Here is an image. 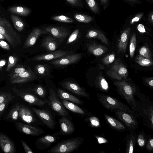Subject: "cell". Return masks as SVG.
I'll return each instance as SVG.
<instances>
[{
    "label": "cell",
    "mask_w": 153,
    "mask_h": 153,
    "mask_svg": "<svg viewBox=\"0 0 153 153\" xmlns=\"http://www.w3.org/2000/svg\"><path fill=\"white\" fill-rule=\"evenodd\" d=\"M46 32L39 28L33 29L27 39L24 45V48H27L33 45L36 42L38 38L42 34Z\"/></svg>",
    "instance_id": "22"
},
{
    "label": "cell",
    "mask_w": 153,
    "mask_h": 153,
    "mask_svg": "<svg viewBox=\"0 0 153 153\" xmlns=\"http://www.w3.org/2000/svg\"><path fill=\"white\" fill-rule=\"evenodd\" d=\"M0 33L5 38L10 45L14 48L20 44L21 36L13 29L10 23L0 15Z\"/></svg>",
    "instance_id": "4"
},
{
    "label": "cell",
    "mask_w": 153,
    "mask_h": 153,
    "mask_svg": "<svg viewBox=\"0 0 153 153\" xmlns=\"http://www.w3.org/2000/svg\"><path fill=\"white\" fill-rule=\"evenodd\" d=\"M136 142V136L135 134L130 132L126 136V140L127 153H133Z\"/></svg>",
    "instance_id": "28"
},
{
    "label": "cell",
    "mask_w": 153,
    "mask_h": 153,
    "mask_svg": "<svg viewBox=\"0 0 153 153\" xmlns=\"http://www.w3.org/2000/svg\"><path fill=\"white\" fill-rule=\"evenodd\" d=\"M48 99L49 103L51 108L60 116L66 117L69 114L60 100L57 93L53 89H50Z\"/></svg>",
    "instance_id": "7"
},
{
    "label": "cell",
    "mask_w": 153,
    "mask_h": 153,
    "mask_svg": "<svg viewBox=\"0 0 153 153\" xmlns=\"http://www.w3.org/2000/svg\"><path fill=\"white\" fill-rule=\"evenodd\" d=\"M107 73L111 78L121 81L126 79L128 72L126 66L118 59L107 71Z\"/></svg>",
    "instance_id": "6"
},
{
    "label": "cell",
    "mask_w": 153,
    "mask_h": 153,
    "mask_svg": "<svg viewBox=\"0 0 153 153\" xmlns=\"http://www.w3.org/2000/svg\"><path fill=\"white\" fill-rule=\"evenodd\" d=\"M36 78L35 75L31 71L25 70L21 73L12 75L10 81L12 84L21 83L32 80Z\"/></svg>",
    "instance_id": "13"
},
{
    "label": "cell",
    "mask_w": 153,
    "mask_h": 153,
    "mask_svg": "<svg viewBox=\"0 0 153 153\" xmlns=\"http://www.w3.org/2000/svg\"><path fill=\"white\" fill-rule=\"evenodd\" d=\"M88 120L91 126L95 128L100 127V123L97 117L94 116L88 118Z\"/></svg>",
    "instance_id": "44"
},
{
    "label": "cell",
    "mask_w": 153,
    "mask_h": 153,
    "mask_svg": "<svg viewBox=\"0 0 153 153\" xmlns=\"http://www.w3.org/2000/svg\"><path fill=\"white\" fill-rule=\"evenodd\" d=\"M116 116L123 121L131 129H135L138 126V123L135 118L130 113L119 110L113 111Z\"/></svg>",
    "instance_id": "8"
},
{
    "label": "cell",
    "mask_w": 153,
    "mask_h": 153,
    "mask_svg": "<svg viewBox=\"0 0 153 153\" xmlns=\"http://www.w3.org/2000/svg\"><path fill=\"white\" fill-rule=\"evenodd\" d=\"M13 91L18 96L30 104L39 106H42L45 102L33 93L23 91L16 88L13 89Z\"/></svg>",
    "instance_id": "9"
},
{
    "label": "cell",
    "mask_w": 153,
    "mask_h": 153,
    "mask_svg": "<svg viewBox=\"0 0 153 153\" xmlns=\"http://www.w3.org/2000/svg\"><path fill=\"white\" fill-rule=\"evenodd\" d=\"M85 36L87 39H97L105 44L108 45V41L106 37L102 32L98 30L92 29L88 30Z\"/></svg>",
    "instance_id": "24"
},
{
    "label": "cell",
    "mask_w": 153,
    "mask_h": 153,
    "mask_svg": "<svg viewBox=\"0 0 153 153\" xmlns=\"http://www.w3.org/2000/svg\"><path fill=\"white\" fill-rule=\"evenodd\" d=\"M44 30L46 33H49L54 37L60 39L66 38L69 34V32L68 29L61 27H48L45 28Z\"/></svg>",
    "instance_id": "15"
},
{
    "label": "cell",
    "mask_w": 153,
    "mask_h": 153,
    "mask_svg": "<svg viewBox=\"0 0 153 153\" xmlns=\"http://www.w3.org/2000/svg\"><path fill=\"white\" fill-rule=\"evenodd\" d=\"M57 138L51 135H46L38 138L35 145L37 148L40 150H43L49 147L51 144L56 141Z\"/></svg>",
    "instance_id": "16"
},
{
    "label": "cell",
    "mask_w": 153,
    "mask_h": 153,
    "mask_svg": "<svg viewBox=\"0 0 153 153\" xmlns=\"http://www.w3.org/2000/svg\"><path fill=\"white\" fill-rule=\"evenodd\" d=\"M62 102L65 107L72 112L81 115L85 114L83 109L74 103L64 100H62Z\"/></svg>",
    "instance_id": "29"
},
{
    "label": "cell",
    "mask_w": 153,
    "mask_h": 153,
    "mask_svg": "<svg viewBox=\"0 0 153 153\" xmlns=\"http://www.w3.org/2000/svg\"><path fill=\"white\" fill-rule=\"evenodd\" d=\"M115 59V54L111 53L106 55L102 58V61L105 65H108L113 62Z\"/></svg>",
    "instance_id": "43"
},
{
    "label": "cell",
    "mask_w": 153,
    "mask_h": 153,
    "mask_svg": "<svg viewBox=\"0 0 153 153\" xmlns=\"http://www.w3.org/2000/svg\"><path fill=\"white\" fill-rule=\"evenodd\" d=\"M104 115L108 124L112 128L120 131L126 130L125 126L117 120L107 114H104Z\"/></svg>",
    "instance_id": "26"
},
{
    "label": "cell",
    "mask_w": 153,
    "mask_h": 153,
    "mask_svg": "<svg viewBox=\"0 0 153 153\" xmlns=\"http://www.w3.org/2000/svg\"><path fill=\"white\" fill-rule=\"evenodd\" d=\"M72 5L74 6H82L81 0H66Z\"/></svg>",
    "instance_id": "49"
},
{
    "label": "cell",
    "mask_w": 153,
    "mask_h": 153,
    "mask_svg": "<svg viewBox=\"0 0 153 153\" xmlns=\"http://www.w3.org/2000/svg\"><path fill=\"white\" fill-rule=\"evenodd\" d=\"M140 55L153 61L152 54L149 47L144 45L141 47L139 50Z\"/></svg>",
    "instance_id": "35"
},
{
    "label": "cell",
    "mask_w": 153,
    "mask_h": 153,
    "mask_svg": "<svg viewBox=\"0 0 153 153\" xmlns=\"http://www.w3.org/2000/svg\"><path fill=\"white\" fill-rule=\"evenodd\" d=\"M137 141L138 145L140 147H142L145 146L146 143V140L143 133H141L138 135Z\"/></svg>",
    "instance_id": "47"
},
{
    "label": "cell",
    "mask_w": 153,
    "mask_h": 153,
    "mask_svg": "<svg viewBox=\"0 0 153 153\" xmlns=\"http://www.w3.org/2000/svg\"><path fill=\"white\" fill-rule=\"evenodd\" d=\"M143 15V13H140L137 15L131 21L130 24H133L134 23L137 22L142 18Z\"/></svg>",
    "instance_id": "52"
},
{
    "label": "cell",
    "mask_w": 153,
    "mask_h": 153,
    "mask_svg": "<svg viewBox=\"0 0 153 153\" xmlns=\"http://www.w3.org/2000/svg\"><path fill=\"white\" fill-rule=\"evenodd\" d=\"M61 85L75 94L89 99V94L86 92L85 89L75 82L66 81L62 82Z\"/></svg>",
    "instance_id": "12"
},
{
    "label": "cell",
    "mask_w": 153,
    "mask_h": 153,
    "mask_svg": "<svg viewBox=\"0 0 153 153\" xmlns=\"http://www.w3.org/2000/svg\"><path fill=\"white\" fill-rule=\"evenodd\" d=\"M146 149L149 152H151L153 150V139H150L148 141L146 145Z\"/></svg>",
    "instance_id": "51"
},
{
    "label": "cell",
    "mask_w": 153,
    "mask_h": 153,
    "mask_svg": "<svg viewBox=\"0 0 153 153\" xmlns=\"http://www.w3.org/2000/svg\"><path fill=\"white\" fill-rule=\"evenodd\" d=\"M151 0L152 1L153 0Z\"/></svg>",
    "instance_id": "63"
},
{
    "label": "cell",
    "mask_w": 153,
    "mask_h": 153,
    "mask_svg": "<svg viewBox=\"0 0 153 153\" xmlns=\"http://www.w3.org/2000/svg\"><path fill=\"white\" fill-rule=\"evenodd\" d=\"M20 105L19 103L15 105L8 114L7 118L12 120H17L19 117Z\"/></svg>",
    "instance_id": "31"
},
{
    "label": "cell",
    "mask_w": 153,
    "mask_h": 153,
    "mask_svg": "<svg viewBox=\"0 0 153 153\" xmlns=\"http://www.w3.org/2000/svg\"><path fill=\"white\" fill-rule=\"evenodd\" d=\"M102 4L104 5H106L108 4L109 0H100Z\"/></svg>",
    "instance_id": "59"
},
{
    "label": "cell",
    "mask_w": 153,
    "mask_h": 153,
    "mask_svg": "<svg viewBox=\"0 0 153 153\" xmlns=\"http://www.w3.org/2000/svg\"><path fill=\"white\" fill-rule=\"evenodd\" d=\"M79 33L78 29H76L70 36L67 42V44H69L75 41L77 39Z\"/></svg>",
    "instance_id": "46"
},
{
    "label": "cell",
    "mask_w": 153,
    "mask_h": 153,
    "mask_svg": "<svg viewBox=\"0 0 153 153\" xmlns=\"http://www.w3.org/2000/svg\"><path fill=\"white\" fill-rule=\"evenodd\" d=\"M59 122L61 134L69 135L74 132L75 129L74 125L65 116H62L59 119Z\"/></svg>",
    "instance_id": "19"
},
{
    "label": "cell",
    "mask_w": 153,
    "mask_h": 153,
    "mask_svg": "<svg viewBox=\"0 0 153 153\" xmlns=\"http://www.w3.org/2000/svg\"><path fill=\"white\" fill-rule=\"evenodd\" d=\"M137 45L136 35L133 33L131 38L129 45V53L130 57L132 58L134 56Z\"/></svg>",
    "instance_id": "37"
},
{
    "label": "cell",
    "mask_w": 153,
    "mask_h": 153,
    "mask_svg": "<svg viewBox=\"0 0 153 153\" xmlns=\"http://www.w3.org/2000/svg\"><path fill=\"white\" fill-rule=\"evenodd\" d=\"M151 21L152 22L153 20V13H152L151 15Z\"/></svg>",
    "instance_id": "61"
},
{
    "label": "cell",
    "mask_w": 153,
    "mask_h": 153,
    "mask_svg": "<svg viewBox=\"0 0 153 153\" xmlns=\"http://www.w3.org/2000/svg\"><path fill=\"white\" fill-rule=\"evenodd\" d=\"M147 84L150 87L153 88V79L152 77L146 79L145 80Z\"/></svg>",
    "instance_id": "57"
},
{
    "label": "cell",
    "mask_w": 153,
    "mask_h": 153,
    "mask_svg": "<svg viewBox=\"0 0 153 153\" xmlns=\"http://www.w3.org/2000/svg\"><path fill=\"white\" fill-rule=\"evenodd\" d=\"M32 90L34 93L40 97L44 98L46 96V91L44 88L40 85L34 87Z\"/></svg>",
    "instance_id": "38"
},
{
    "label": "cell",
    "mask_w": 153,
    "mask_h": 153,
    "mask_svg": "<svg viewBox=\"0 0 153 153\" xmlns=\"http://www.w3.org/2000/svg\"><path fill=\"white\" fill-rule=\"evenodd\" d=\"M97 99L100 103L106 109L113 111L119 109L132 113L129 107L117 99L103 94H97Z\"/></svg>",
    "instance_id": "5"
},
{
    "label": "cell",
    "mask_w": 153,
    "mask_h": 153,
    "mask_svg": "<svg viewBox=\"0 0 153 153\" xmlns=\"http://www.w3.org/2000/svg\"><path fill=\"white\" fill-rule=\"evenodd\" d=\"M82 55L77 53L68 55L62 57L52 60L50 63L56 66H65L78 62L81 59Z\"/></svg>",
    "instance_id": "11"
},
{
    "label": "cell",
    "mask_w": 153,
    "mask_h": 153,
    "mask_svg": "<svg viewBox=\"0 0 153 153\" xmlns=\"http://www.w3.org/2000/svg\"><path fill=\"white\" fill-rule=\"evenodd\" d=\"M41 46L48 51H53L56 49L57 44L53 38L48 36L43 40Z\"/></svg>",
    "instance_id": "27"
},
{
    "label": "cell",
    "mask_w": 153,
    "mask_h": 153,
    "mask_svg": "<svg viewBox=\"0 0 153 153\" xmlns=\"http://www.w3.org/2000/svg\"><path fill=\"white\" fill-rule=\"evenodd\" d=\"M19 117L25 122L30 123L35 122V117L32 111L27 107L21 105L19 112Z\"/></svg>",
    "instance_id": "20"
},
{
    "label": "cell",
    "mask_w": 153,
    "mask_h": 153,
    "mask_svg": "<svg viewBox=\"0 0 153 153\" xmlns=\"http://www.w3.org/2000/svg\"><path fill=\"white\" fill-rule=\"evenodd\" d=\"M16 125L19 131L27 134L36 136L40 135L45 132L42 129L22 123H17Z\"/></svg>",
    "instance_id": "18"
},
{
    "label": "cell",
    "mask_w": 153,
    "mask_h": 153,
    "mask_svg": "<svg viewBox=\"0 0 153 153\" xmlns=\"http://www.w3.org/2000/svg\"><path fill=\"white\" fill-rule=\"evenodd\" d=\"M0 39L2 40L6 39L5 37L1 33H0Z\"/></svg>",
    "instance_id": "60"
},
{
    "label": "cell",
    "mask_w": 153,
    "mask_h": 153,
    "mask_svg": "<svg viewBox=\"0 0 153 153\" xmlns=\"http://www.w3.org/2000/svg\"><path fill=\"white\" fill-rule=\"evenodd\" d=\"M13 99H10L0 104V115L5 111L9 103Z\"/></svg>",
    "instance_id": "48"
},
{
    "label": "cell",
    "mask_w": 153,
    "mask_h": 153,
    "mask_svg": "<svg viewBox=\"0 0 153 153\" xmlns=\"http://www.w3.org/2000/svg\"><path fill=\"white\" fill-rule=\"evenodd\" d=\"M21 143L25 152L27 153H33V152L27 144L23 140H21Z\"/></svg>",
    "instance_id": "50"
},
{
    "label": "cell",
    "mask_w": 153,
    "mask_h": 153,
    "mask_svg": "<svg viewBox=\"0 0 153 153\" xmlns=\"http://www.w3.org/2000/svg\"><path fill=\"white\" fill-rule=\"evenodd\" d=\"M74 19L79 22L88 23L93 20L91 16L83 14L76 13L74 15Z\"/></svg>",
    "instance_id": "36"
},
{
    "label": "cell",
    "mask_w": 153,
    "mask_h": 153,
    "mask_svg": "<svg viewBox=\"0 0 153 153\" xmlns=\"http://www.w3.org/2000/svg\"><path fill=\"white\" fill-rule=\"evenodd\" d=\"M52 19L56 21L65 23H71L73 22L72 19L64 15L54 16L52 17Z\"/></svg>",
    "instance_id": "40"
},
{
    "label": "cell",
    "mask_w": 153,
    "mask_h": 153,
    "mask_svg": "<svg viewBox=\"0 0 153 153\" xmlns=\"http://www.w3.org/2000/svg\"><path fill=\"white\" fill-rule=\"evenodd\" d=\"M136 62L140 66H149L153 65V62L149 59L143 56L139 55L135 59Z\"/></svg>",
    "instance_id": "34"
},
{
    "label": "cell",
    "mask_w": 153,
    "mask_h": 153,
    "mask_svg": "<svg viewBox=\"0 0 153 153\" xmlns=\"http://www.w3.org/2000/svg\"><path fill=\"white\" fill-rule=\"evenodd\" d=\"M6 64V61L4 60H2L0 61V70H1L2 68Z\"/></svg>",
    "instance_id": "58"
},
{
    "label": "cell",
    "mask_w": 153,
    "mask_h": 153,
    "mask_svg": "<svg viewBox=\"0 0 153 153\" xmlns=\"http://www.w3.org/2000/svg\"><path fill=\"white\" fill-rule=\"evenodd\" d=\"M0 47L3 49L10 50V47L6 42L2 39H0Z\"/></svg>",
    "instance_id": "53"
},
{
    "label": "cell",
    "mask_w": 153,
    "mask_h": 153,
    "mask_svg": "<svg viewBox=\"0 0 153 153\" xmlns=\"http://www.w3.org/2000/svg\"><path fill=\"white\" fill-rule=\"evenodd\" d=\"M36 70L38 73L41 75H47L48 72L47 68L44 65H37L36 67Z\"/></svg>",
    "instance_id": "42"
},
{
    "label": "cell",
    "mask_w": 153,
    "mask_h": 153,
    "mask_svg": "<svg viewBox=\"0 0 153 153\" xmlns=\"http://www.w3.org/2000/svg\"><path fill=\"white\" fill-rule=\"evenodd\" d=\"M131 30V28L127 27L122 33L117 45L118 51L119 53L125 52Z\"/></svg>",
    "instance_id": "21"
},
{
    "label": "cell",
    "mask_w": 153,
    "mask_h": 153,
    "mask_svg": "<svg viewBox=\"0 0 153 153\" xmlns=\"http://www.w3.org/2000/svg\"><path fill=\"white\" fill-rule=\"evenodd\" d=\"M131 2H134V3H135L137 1V0H127Z\"/></svg>",
    "instance_id": "62"
},
{
    "label": "cell",
    "mask_w": 153,
    "mask_h": 153,
    "mask_svg": "<svg viewBox=\"0 0 153 153\" xmlns=\"http://www.w3.org/2000/svg\"><path fill=\"white\" fill-rule=\"evenodd\" d=\"M114 84L120 95L123 98L132 108L136 107L134 96L136 92L135 87L126 79L115 82Z\"/></svg>",
    "instance_id": "2"
},
{
    "label": "cell",
    "mask_w": 153,
    "mask_h": 153,
    "mask_svg": "<svg viewBox=\"0 0 153 153\" xmlns=\"http://www.w3.org/2000/svg\"><path fill=\"white\" fill-rule=\"evenodd\" d=\"M139 97L140 101L138 102L135 100L136 107L134 109L131 110L132 114L142 119L145 124L148 127L152 129L153 103L146 97Z\"/></svg>",
    "instance_id": "1"
},
{
    "label": "cell",
    "mask_w": 153,
    "mask_h": 153,
    "mask_svg": "<svg viewBox=\"0 0 153 153\" xmlns=\"http://www.w3.org/2000/svg\"><path fill=\"white\" fill-rule=\"evenodd\" d=\"M25 71V68L23 67L16 68L14 69L13 74L21 73Z\"/></svg>",
    "instance_id": "56"
},
{
    "label": "cell",
    "mask_w": 153,
    "mask_h": 153,
    "mask_svg": "<svg viewBox=\"0 0 153 153\" xmlns=\"http://www.w3.org/2000/svg\"><path fill=\"white\" fill-rule=\"evenodd\" d=\"M88 6L93 12L95 13H97L99 8L95 0H85Z\"/></svg>",
    "instance_id": "39"
},
{
    "label": "cell",
    "mask_w": 153,
    "mask_h": 153,
    "mask_svg": "<svg viewBox=\"0 0 153 153\" xmlns=\"http://www.w3.org/2000/svg\"><path fill=\"white\" fill-rule=\"evenodd\" d=\"M70 53V52L69 51L60 50L54 51L50 53L38 55L33 58V60L36 61H39L57 59L69 55Z\"/></svg>",
    "instance_id": "14"
},
{
    "label": "cell",
    "mask_w": 153,
    "mask_h": 153,
    "mask_svg": "<svg viewBox=\"0 0 153 153\" xmlns=\"http://www.w3.org/2000/svg\"><path fill=\"white\" fill-rule=\"evenodd\" d=\"M10 12L23 16H26L30 13V10L26 7L21 6H13L9 8Z\"/></svg>",
    "instance_id": "30"
},
{
    "label": "cell",
    "mask_w": 153,
    "mask_h": 153,
    "mask_svg": "<svg viewBox=\"0 0 153 153\" xmlns=\"http://www.w3.org/2000/svg\"><path fill=\"white\" fill-rule=\"evenodd\" d=\"M17 58L15 56H10L8 59V62L6 71H9L16 64L17 61Z\"/></svg>",
    "instance_id": "45"
},
{
    "label": "cell",
    "mask_w": 153,
    "mask_h": 153,
    "mask_svg": "<svg viewBox=\"0 0 153 153\" xmlns=\"http://www.w3.org/2000/svg\"><path fill=\"white\" fill-rule=\"evenodd\" d=\"M10 18L14 27L19 32L22 31L24 29L25 24L22 19L13 14L11 15Z\"/></svg>",
    "instance_id": "32"
},
{
    "label": "cell",
    "mask_w": 153,
    "mask_h": 153,
    "mask_svg": "<svg viewBox=\"0 0 153 153\" xmlns=\"http://www.w3.org/2000/svg\"><path fill=\"white\" fill-rule=\"evenodd\" d=\"M57 94L59 97L62 100L79 105H82L83 103V102L77 97L61 89H58Z\"/></svg>",
    "instance_id": "23"
},
{
    "label": "cell",
    "mask_w": 153,
    "mask_h": 153,
    "mask_svg": "<svg viewBox=\"0 0 153 153\" xmlns=\"http://www.w3.org/2000/svg\"><path fill=\"white\" fill-rule=\"evenodd\" d=\"M95 137L99 144L104 143L108 142V140L103 137L96 135Z\"/></svg>",
    "instance_id": "54"
},
{
    "label": "cell",
    "mask_w": 153,
    "mask_h": 153,
    "mask_svg": "<svg viewBox=\"0 0 153 153\" xmlns=\"http://www.w3.org/2000/svg\"><path fill=\"white\" fill-rule=\"evenodd\" d=\"M96 86L100 90L105 92L107 91L109 88L108 82L102 76H100L99 77Z\"/></svg>",
    "instance_id": "33"
},
{
    "label": "cell",
    "mask_w": 153,
    "mask_h": 153,
    "mask_svg": "<svg viewBox=\"0 0 153 153\" xmlns=\"http://www.w3.org/2000/svg\"><path fill=\"white\" fill-rule=\"evenodd\" d=\"M33 111L48 128L54 129L55 123L52 115L46 111L42 109L32 108Z\"/></svg>",
    "instance_id": "10"
},
{
    "label": "cell",
    "mask_w": 153,
    "mask_h": 153,
    "mask_svg": "<svg viewBox=\"0 0 153 153\" xmlns=\"http://www.w3.org/2000/svg\"><path fill=\"white\" fill-rule=\"evenodd\" d=\"M0 147L4 152H15V146L13 142L7 136L2 133H0Z\"/></svg>",
    "instance_id": "17"
},
{
    "label": "cell",
    "mask_w": 153,
    "mask_h": 153,
    "mask_svg": "<svg viewBox=\"0 0 153 153\" xmlns=\"http://www.w3.org/2000/svg\"><path fill=\"white\" fill-rule=\"evenodd\" d=\"M14 97L10 93L3 92L0 93V104L7 100L13 99Z\"/></svg>",
    "instance_id": "41"
},
{
    "label": "cell",
    "mask_w": 153,
    "mask_h": 153,
    "mask_svg": "<svg viewBox=\"0 0 153 153\" xmlns=\"http://www.w3.org/2000/svg\"><path fill=\"white\" fill-rule=\"evenodd\" d=\"M138 30L140 32L142 33H145L146 32L144 26L142 24H139L137 27Z\"/></svg>",
    "instance_id": "55"
},
{
    "label": "cell",
    "mask_w": 153,
    "mask_h": 153,
    "mask_svg": "<svg viewBox=\"0 0 153 153\" xmlns=\"http://www.w3.org/2000/svg\"><path fill=\"white\" fill-rule=\"evenodd\" d=\"M83 140L82 137L64 140L58 143L47 152L49 153H70L77 150Z\"/></svg>",
    "instance_id": "3"
},
{
    "label": "cell",
    "mask_w": 153,
    "mask_h": 153,
    "mask_svg": "<svg viewBox=\"0 0 153 153\" xmlns=\"http://www.w3.org/2000/svg\"><path fill=\"white\" fill-rule=\"evenodd\" d=\"M88 51L96 56H99L104 54L107 51L105 46L95 43L89 44L88 46Z\"/></svg>",
    "instance_id": "25"
}]
</instances>
